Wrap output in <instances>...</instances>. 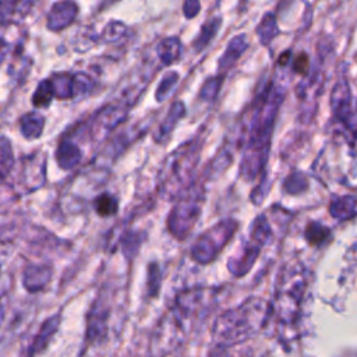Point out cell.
Instances as JSON below:
<instances>
[{"label":"cell","mask_w":357,"mask_h":357,"mask_svg":"<svg viewBox=\"0 0 357 357\" xmlns=\"http://www.w3.org/2000/svg\"><path fill=\"white\" fill-rule=\"evenodd\" d=\"M53 95L60 99L74 98L89 89V77L85 74H56L50 79Z\"/></svg>","instance_id":"obj_2"},{"label":"cell","mask_w":357,"mask_h":357,"mask_svg":"<svg viewBox=\"0 0 357 357\" xmlns=\"http://www.w3.org/2000/svg\"><path fill=\"white\" fill-rule=\"evenodd\" d=\"M223 78H225V74H219L216 77H211L209 79H206L202 86H201V91H199V96L205 100H209L212 102L218 93H219V89L222 86V82H223Z\"/></svg>","instance_id":"obj_16"},{"label":"cell","mask_w":357,"mask_h":357,"mask_svg":"<svg viewBox=\"0 0 357 357\" xmlns=\"http://www.w3.org/2000/svg\"><path fill=\"white\" fill-rule=\"evenodd\" d=\"M156 53H158V57L160 59L162 64L169 66V64L174 63L180 57V53H181V43H180L178 38L169 36V38H165L163 40H160L156 47Z\"/></svg>","instance_id":"obj_9"},{"label":"cell","mask_w":357,"mask_h":357,"mask_svg":"<svg viewBox=\"0 0 357 357\" xmlns=\"http://www.w3.org/2000/svg\"><path fill=\"white\" fill-rule=\"evenodd\" d=\"M247 47H248V42H247L245 35H237V36H234V38L229 42V45H227L225 53L222 54V57H220V60H219V68H220V71H222L220 74H225V71H226L227 68H230V67L237 61V59L245 52Z\"/></svg>","instance_id":"obj_8"},{"label":"cell","mask_w":357,"mask_h":357,"mask_svg":"<svg viewBox=\"0 0 357 357\" xmlns=\"http://www.w3.org/2000/svg\"><path fill=\"white\" fill-rule=\"evenodd\" d=\"M52 278V269L45 265H29L24 271V284L29 291L43 289Z\"/></svg>","instance_id":"obj_7"},{"label":"cell","mask_w":357,"mask_h":357,"mask_svg":"<svg viewBox=\"0 0 357 357\" xmlns=\"http://www.w3.org/2000/svg\"><path fill=\"white\" fill-rule=\"evenodd\" d=\"M184 110L185 109H184V105L181 102L173 103L167 116H166V119H165V121L160 126V134H163V135L169 134L170 130L174 127L176 121H178L181 119V116L184 114Z\"/></svg>","instance_id":"obj_18"},{"label":"cell","mask_w":357,"mask_h":357,"mask_svg":"<svg viewBox=\"0 0 357 357\" xmlns=\"http://www.w3.org/2000/svg\"><path fill=\"white\" fill-rule=\"evenodd\" d=\"M56 158H57V162H59L60 167L71 169L79 162L81 152H79L78 146L74 145L73 142L63 141V142H60V145L57 148Z\"/></svg>","instance_id":"obj_10"},{"label":"cell","mask_w":357,"mask_h":357,"mask_svg":"<svg viewBox=\"0 0 357 357\" xmlns=\"http://www.w3.org/2000/svg\"><path fill=\"white\" fill-rule=\"evenodd\" d=\"M128 107H130L128 105L121 102V103L107 105L102 110H99L91 124L92 135L96 139H102L103 137H106L120 121L124 120V117L127 116Z\"/></svg>","instance_id":"obj_1"},{"label":"cell","mask_w":357,"mask_h":357,"mask_svg":"<svg viewBox=\"0 0 357 357\" xmlns=\"http://www.w3.org/2000/svg\"><path fill=\"white\" fill-rule=\"evenodd\" d=\"M32 7L31 0H0V24L22 21Z\"/></svg>","instance_id":"obj_6"},{"label":"cell","mask_w":357,"mask_h":357,"mask_svg":"<svg viewBox=\"0 0 357 357\" xmlns=\"http://www.w3.org/2000/svg\"><path fill=\"white\" fill-rule=\"evenodd\" d=\"M4 49H6V43L3 39H0V61L3 59V54H4Z\"/></svg>","instance_id":"obj_23"},{"label":"cell","mask_w":357,"mask_h":357,"mask_svg":"<svg viewBox=\"0 0 357 357\" xmlns=\"http://www.w3.org/2000/svg\"><path fill=\"white\" fill-rule=\"evenodd\" d=\"M46 167V158L43 159L42 155H32L29 160H25L24 169H22V177L21 183L22 185H26L25 191H32L40 187L46 178L45 174Z\"/></svg>","instance_id":"obj_4"},{"label":"cell","mask_w":357,"mask_h":357,"mask_svg":"<svg viewBox=\"0 0 357 357\" xmlns=\"http://www.w3.org/2000/svg\"><path fill=\"white\" fill-rule=\"evenodd\" d=\"M95 211L99 216H110V215H114L117 212V201L116 198H113L112 195L109 194H102L99 195L95 202Z\"/></svg>","instance_id":"obj_17"},{"label":"cell","mask_w":357,"mask_h":357,"mask_svg":"<svg viewBox=\"0 0 357 357\" xmlns=\"http://www.w3.org/2000/svg\"><path fill=\"white\" fill-rule=\"evenodd\" d=\"M59 322H60V318L54 315V317H50V318L42 325L39 333L36 335V337H35V340H33L32 353L42 350V349L47 344V342L50 340V337L57 332Z\"/></svg>","instance_id":"obj_12"},{"label":"cell","mask_w":357,"mask_h":357,"mask_svg":"<svg viewBox=\"0 0 357 357\" xmlns=\"http://www.w3.org/2000/svg\"><path fill=\"white\" fill-rule=\"evenodd\" d=\"M3 318H4V307L0 305V325H1V322H3Z\"/></svg>","instance_id":"obj_24"},{"label":"cell","mask_w":357,"mask_h":357,"mask_svg":"<svg viewBox=\"0 0 357 357\" xmlns=\"http://www.w3.org/2000/svg\"><path fill=\"white\" fill-rule=\"evenodd\" d=\"M177 81H178V74L176 71H170V73L165 74V77L162 78L160 84L158 85V89H156V93H155L156 99L159 102H162L166 96H169L172 89L177 84Z\"/></svg>","instance_id":"obj_19"},{"label":"cell","mask_w":357,"mask_h":357,"mask_svg":"<svg viewBox=\"0 0 357 357\" xmlns=\"http://www.w3.org/2000/svg\"><path fill=\"white\" fill-rule=\"evenodd\" d=\"M13 166V149L7 138L0 137V183L6 180Z\"/></svg>","instance_id":"obj_15"},{"label":"cell","mask_w":357,"mask_h":357,"mask_svg":"<svg viewBox=\"0 0 357 357\" xmlns=\"http://www.w3.org/2000/svg\"><path fill=\"white\" fill-rule=\"evenodd\" d=\"M53 89H52V85H50V81L49 79H45L39 84L38 89H36V93L33 96V105L38 106V107H42V106H47L50 103V100L53 99Z\"/></svg>","instance_id":"obj_20"},{"label":"cell","mask_w":357,"mask_h":357,"mask_svg":"<svg viewBox=\"0 0 357 357\" xmlns=\"http://www.w3.org/2000/svg\"><path fill=\"white\" fill-rule=\"evenodd\" d=\"M220 22H222V18L220 17H213L211 20H208L201 31H199V35L195 38V40L192 42V46L197 52H201L209 42L211 39L215 36V33L218 32L219 26H220Z\"/></svg>","instance_id":"obj_11"},{"label":"cell","mask_w":357,"mask_h":357,"mask_svg":"<svg viewBox=\"0 0 357 357\" xmlns=\"http://www.w3.org/2000/svg\"><path fill=\"white\" fill-rule=\"evenodd\" d=\"M124 32H126V26H124L123 24L114 21V22H110V24L105 28V31H103V38H105L106 40H109V42H114V40L120 39V38L124 35Z\"/></svg>","instance_id":"obj_21"},{"label":"cell","mask_w":357,"mask_h":357,"mask_svg":"<svg viewBox=\"0 0 357 357\" xmlns=\"http://www.w3.org/2000/svg\"><path fill=\"white\" fill-rule=\"evenodd\" d=\"M331 107L333 110V114L343 121L344 124L350 126L356 112H354V103H353V95L351 89L346 79H339L331 92Z\"/></svg>","instance_id":"obj_3"},{"label":"cell","mask_w":357,"mask_h":357,"mask_svg":"<svg viewBox=\"0 0 357 357\" xmlns=\"http://www.w3.org/2000/svg\"><path fill=\"white\" fill-rule=\"evenodd\" d=\"M77 4L71 0H61L56 3L47 14V28L60 31L71 24L77 15Z\"/></svg>","instance_id":"obj_5"},{"label":"cell","mask_w":357,"mask_h":357,"mask_svg":"<svg viewBox=\"0 0 357 357\" xmlns=\"http://www.w3.org/2000/svg\"><path fill=\"white\" fill-rule=\"evenodd\" d=\"M45 119L38 113H28L21 119V131L26 138H36L42 134Z\"/></svg>","instance_id":"obj_14"},{"label":"cell","mask_w":357,"mask_h":357,"mask_svg":"<svg viewBox=\"0 0 357 357\" xmlns=\"http://www.w3.org/2000/svg\"><path fill=\"white\" fill-rule=\"evenodd\" d=\"M183 10H184V15H185L187 18L195 17V15L199 13V10H201L199 0H184Z\"/></svg>","instance_id":"obj_22"},{"label":"cell","mask_w":357,"mask_h":357,"mask_svg":"<svg viewBox=\"0 0 357 357\" xmlns=\"http://www.w3.org/2000/svg\"><path fill=\"white\" fill-rule=\"evenodd\" d=\"M279 33V28L276 24V18L272 13H268L261 20L259 25L257 26V35L259 38V42L266 46L269 42Z\"/></svg>","instance_id":"obj_13"}]
</instances>
